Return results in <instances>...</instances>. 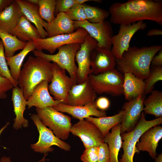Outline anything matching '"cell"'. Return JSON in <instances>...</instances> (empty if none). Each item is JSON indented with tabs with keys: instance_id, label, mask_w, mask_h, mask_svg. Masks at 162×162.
<instances>
[{
	"instance_id": "cell-1",
	"label": "cell",
	"mask_w": 162,
	"mask_h": 162,
	"mask_svg": "<svg viewBox=\"0 0 162 162\" xmlns=\"http://www.w3.org/2000/svg\"><path fill=\"white\" fill-rule=\"evenodd\" d=\"M110 21L115 24L128 25L148 20L162 25V1L128 0L116 2L110 7Z\"/></svg>"
},
{
	"instance_id": "cell-2",
	"label": "cell",
	"mask_w": 162,
	"mask_h": 162,
	"mask_svg": "<svg viewBox=\"0 0 162 162\" xmlns=\"http://www.w3.org/2000/svg\"><path fill=\"white\" fill-rule=\"evenodd\" d=\"M162 49V46L158 45L130 47L121 59H116L117 69L122 74L130 73L145 80L149 74L153 57Z\"/></svg>"
},
{
	"instance_id": "cell-3",
	"label": "cell",
	"mask_w": 162,
	"mask_h": 162,
	"mask_svg": "<svg viewBox=\"0 0 162 162\" xmlns=\"http://www.w3.org/2000/svg\"><path fill=\"white\" fill-rule=\"evenodd\" d=\"M53 63L38 57L30 56L21 70L18 86L27 100L35 87L44 80L51 82Z\"/></svg>"
},
{
	"instance_id": "cell-4",
	"label": "cell",
	"mask_w": 162,
	"mask_h": 162,
	"mask_svg": "<svg viewBox=\"0 0 162 162\" xmlns=\"http://www.w3.org/2000/svg\"><path fill=\"white\" fill-rule=\"evenodd\" d=\"M81 44L72 43L62 46L58 49V52L55 54H46L36 50L33 52L35 57H40L50 62H52L65 70L74 83L76 84L77 67L75 63V56Z\"/></svg>"
},
{
	"instance_id": "cell-5",
	"label": "cell",
	"mask_w": 162,
	"mask_h": 162,
	"mask_svg": "<svg viewBox=\"0 0 162 162\" xmlns=\"http://www.w3.org/2000/svg\"><path fill=\"white\" fill-rule=\"evenodd\" d=\"M88 78L97 94H109L116 97L123 94L124 74L115 68L97 75L90 74Z\"/></svg>"
},
{
	"instance_id": "cell-6",
	"label": "cell",
	"mask_w": 162,
	"mask_h": 162,
	"mask_svg": "<svg viewBox=\"0 0 162 162\" xmlns=\"http://www.w3.org/2000/svg\"><path fill=\"white\" fill-rule=\"evenodd\" d=\"M37 115L42 123L48 127L55 135L60 140H67L69 137L72 126L71 118L54 108L48 106L36 107Z\"/></svg>"
},
{
	"instance_id": "cell-7",
	"label": "cell",
	"mask_w": 162,
	"mask_h": 162,
	"mask_svg": "<svg viewBox=\"0 0 162 162\" xmlns=\"http://www.w3.org/2000/svg\"><path fill=\"white\" fill-rule=\"evenodd\" d=\"M30 118L39 133L38 142L30 146L34 152L46 154L53 151L52 146L54 145L66 151L70 150L71 147L70 144L56 136L50 129L42 123L37 114L32 115Z\"/></svg>"
},
{
	"instance_id": "cell-8",
	"label": "cell",
	"mask_w": 162,
	"mask_h": 162,
	"mask_svg": "<svg viewBox=\"0 0 162 162\" xmlns=\"http://www.w3.org/2000/svg\"><path fill=\"white\" fill-rule=\"evenodd\" d=\"M88 34L85 29L79 27L71 33L39 39L33 41L36 50L41 51L45 50L52 54L56 49L63 45L72 43L82 44Z\"/></svg>"
},
{
	"instance_id": "cell-9",
	"label": "cell",
	"mask_w": 162,
	"mask_h": 162,
	"mask_svg": "<svg viewBox=\"0 0 162 162\" xmlns=\"http://www.w3.org/2000/svg\"><path fill=\"white\" fill-rule=\"evenodd\" d=\"M75 29L79 27L85 29L88 34L97 42V46L111 50L113 31L111 22L107 20L97 23H92L87 20L74 21Z\"/></svg>"
},
{
	"instance_id": "cell-10",
	"label": "cell",
	"mask_w": 162,
	"mask_h": 162,
	"mask_svg": "<svg viewBox=\"0 0 162 162\" xmlns=\"http://www.w3.org/2000/svg\"><path fill=\"white\" fill-rule=\"evenodd\" d=\"M147 27L143 21L128 25H120L118 34L112 38L111 52L116 59H120L123 53L130 47V40L134 34L140 30H144Z\"/></svg>"
},
{
	"instance_id": "cell-11",
	"label": "cell",
	"mask_w": 162,
	"mask_h": 162,
	"mask_svg": "<svg viewBox=\"0 0 162 162\" xmlns=\"http://www.w3.org/2000/svg\"><path fill=\"white\" fill-rule=\"evenodd\" d=\"M66 71L53 63L52 77L48 87L49 93L54 99L65 104L70 90L75 84L70 77L67 75Z\"/></svg>"
},
{
	"instance_id": "cell-12",
	"label": "cell",
	"mask_w": 162,
	"mask_h": 162,
	"mask_svg": "<svg viewBox=\"0 0 162 162\" xmlns=\"http://www.w3.org/2000/svg\"><path fill=\"white\" fill-rule=\"evenodd\" d=\"M98 42L88 34L84 41L81 44L77 51L75 60L78 66L76 75L77 84L82 83L92 74L90 68V56L92 50L97 46Z\"/></svg>"
},
{
	"instance_id": "cell-13",
	"label": "cell",
	"mask_w": 162,
	"mask_h": 162,
	"mask_svg": "<svg viewBox=\"0 0 162 162\" xmlns=\"http://www.w3.org/2000/svg\"><path fill=\"white\" fill-rule=\"evenodd\" d=\"M70 132L80 139L85 148L98 147L104 142V137L99 129L86 119L80 120L72 125Z\"/></svg>"
},
{
	"instance_id": "cell-14",
	"label": "cell",
	"mask_w": 162,
	"mask_h": 162,
	"mask_svg": "<svg viewBox=\"0 0 162 162\" xmlns=\"http://www.w3.org/2000/svg\"><path fill=\"white\" fill-rule=\"evenodd\" d=\"M145 94L125 102L122 107L124 111L121 123L120 134L129 133L134 129L139 120L143 110Z\"/></svg>"
},
{
	"instance_id": "cell-15",
	"label": "cell",
	"mask_w": 162,
	"mask_h": 162,
	"mask_svg": "<svg viewBox=\"0 0 162 162\" xmlns=\"http://www.w3.org/2000/svg\"><path fill=\"white\" fill-rule=\"evenodd\" d=\"M116 59L111 50L97 46L90 56L91 74L97 75L115 68Z\"/></svg>"
},
{
	"instance_id": "cell-16",
	"label": "cell",
	"mask_w": 162,
	"mask_h": 162,
	"mask_svg": "<svg viewBox=\"0 0 162 162\" xmlns=\"http://www.w3.org/2000/svg\"><path fill=\"white\" fill-rule=\"evenodd\" d=\"M97 97L88 77L83 82L73 86L68 92L66 104L83 106L94 102Z\"/></svg>"
},
{
	"instance_id": "cell-17",
	"label": "cell",
	"mask_w": 162,
	"mask_h": 162,
	"mask_svg": "<svg viewBox=\"0 0 162 162\" xmlns=\"http://www.w3.org/2000/svg\"><path fill=\"white\" fill-rule=\"evenodd\" d=\"M53 107L60 112L68 113L79 121L91 116L101 117L106 116V115L105 111L97 108L95 101L83 106H71L60 102Z\"/></svg>"
},
{
	"instance_id": "cell-18",
	"label": "cell",
	"mask_w": 162,
	"mask_h": 162,
	"mask_svg": "<svg viewBox=\"0 0 162 162\" xmlns=\"http://www.w3.org/2000/svg\"><path fill=\"white\" fill-rule=\"evenodd\" d=\"M48 83L47 81H43L34 88L31 95L27 100L28 109L33 106L40 108L53 107L61 102L55 100L50 95L48 89Z\"/></svg>"
},
{
	"instance_id": "cell-19",
	"label": "cell",
	"mask_w": 162,
	"mask_h": 162,
	"mask_svg": "<svg viewBox=\"0 0 162 162\" xmlns=\"http://www.w3.org/2000/svg\"><path fill=\"white\" fill-rule=\"evenodd\" d=\"M162 138V127L157 125L150 128L141 136L136 147L139 151H146L153 159L157 156L156 149Z\"/></svg>"
},
{
	"instance_id": "cell-20",
	"label": "cell",
	"mask_w": 162,
	"mask_h": 162,
	"mask_svg": "<svg viewBox=\"0 0 162 162\" xmlns=\"http://www.w3.org/2000/svg\"><path fill=\"white\" fill-rule=\"evenodd\" d=\"M43 25L48 34V37L74 32L75 29L74 21L70 19L64 13L56 15L52 22L48 23L43 20Z\"/></svg>"
},
{
	"instance_id": "cell-21",
	"label": "cell",
	"mask_w": 162,
	"mask_h": 162,
	"mask_svg": "<svg viewBox=\"0 0 162 162\" xmlns=\"http://www.w3.org/2000/svg\"><path fill=\"white\" fill-rule=\"evenodd\" d=\"M23 15L16 0L0 13V29L13 35L14 29Z\"/></svg>"
},
{
	"instance_id": "cell-22",
	"label": "cell",
	"mask_w": 162,
	"mask_h": 162,
	"mask_svg": "<svg viewBox=\"0 0 162 162\" xmlns=\"http://www.w3.org/2000/svg\"><path fill=\"white\" fill-rule=\"evenodd\" d=\"M11 100L16 116L14 119L13 128L18 130L21 129L22 127L24 128L28 127V122L23 116L27 106V100L25 98L22 91L18 86L12 89Z\"/></svg>"
},
{
	"instance_id": "cell-23",
	"label": "cell",
	"mask_w": 162,
	"mask_h": 162,
	"mask_svg": "<svg viewBox=\"0 0 162 162\" xmlns=\"http://www.w3.org/2000/svg\"><path fill=\"white\" fill-rule=\"evenodd\" d=\"M25 17L34 24L42 39L48 37V34L43 26V20L38 13V6L28 2L27 0H16Z\"/></svg>"
},
{
	"instance_id": "cell-24",
	"label": "cell",
	"mask_w": 162,
	"mask_h": 162,
	"mask_svg": "<svg viewBox=\"0 0 162 162\" xmlns=\"http://www.w3.org/2000/svg\"><path fill=\"white\" fill-rule=\"evenodd\" d=\"M124 76L123 94L126 100L129 101L144 94V80L130 73H125Z\"/></svg>"
},
{
	"instance_id": "cell-25",
	"label": "cell",
	"mask_w": 162,
	"mask_h": 162,
	"mask_svg": "<svg viewBox=\"0 0 162 162\" xmlns=\"http://www.w3.org/2000/svg\"><path fill=\"white\" fill-rule=\"evenodd\" d=\"M13 35L25 42L41 38L36 27L23 15L14 30Z\"/></svg>"
},
{
	"instance_id": "cell-26",
	"label": "cell",
	"mask_w": 162,
	"mask_h": 162,
	"mask_svg": "<svg viewBox=\"0 0 162 162\" xmlns=\"http://www.w3.org/2000/svg\"><path fill=\"white\" fill-rule=\"evenodd\" d=\"M35 50L33 41L31 40L27 42L26 46L18 54L11 57H5L7 65L10 68V74L15 81L17 82L18 80L21 67L26 56Z\"/></svg>"
},
{
	"instance_id": "cell-27",
	"label": "cell",
	"mask_w": 162,
	"mask_h": 162,
	"mask_svg": "<svg viewBox=\"0 0 162 162\" xmlns=\"http://www.w3.org/2000/svg\"><path fill=\"white\" fill-rule=\"evenodd\" d=\"M121 124L112 128L104 138V142L108 145L110 156V162H119L118 157L122 147V140L120 134Z\"/></svg>"
},
{
	"instance_id": "cell-28",
	"label": "cell",
	"mask_w": 162,
	"mask_h": 162,
	"mask_svg": "<svg viewBox=\"0 0 162 162\" xmlns=\"http://www.w3.org/2000/svg\"><path fill=\"white\" fill-rule=\"evenodd\" d=\"M124 111L122 110L112 116L94 118L90 116L86 119L94 124L99 129L104 138L109 130L116 125L121 123Z\"/></svg>"
},
{
	"instance_id": "cell-29",
	"label": "cell",
	"mask_w": 162,
	"mask_h": 162,
	"mask_svg": "<svg viewBox=\"0 0 162 162\" xmlns=\"http://www.w3.org/2000/svg\"><path fill=\"white\" fill-rule=\"evenodd\" d=\"M150 95L143 101L145 115L151 114L158 118L162 116V92L153 90Z\"/></svg>"
},
{
	"instance_id": "cell-30",
	"label": "cell",
	"mask_w": 162,
	"mask_h": 162,
	"mask_svg": "<svg viewBox=\"0 0 162 162\" xmlns=\"http://www.w3.org/2000/svg\"><path fill=\"white\" fill-rule=\"evenodd\" d=\"M0 39L4 46L5 56L7 58L14 56L16 51L22 50L27 44V42L20 40L15 35L0 29Z\"/></svg>"
},
{
	"instance_id": "cell-31",
	"label": "cell",
	"mask_w": 162,
	"mask_h": 162,
	"mask_svg": "<svg viewBox=\"0 0 162 162\" xmlns=\"http://www.w3.org/2000/svg\"><path fill=\"white\" fill-rule=\"evenodd\" d=\"M162 123V116L152 120L146 119L145 115L143 112L141 113L140 118L133 130L128 133L135 145L139 140L141 135L151 128Z\"/></svg>"
},
{
	"instance_id": "cell-32",
	"label": "cell",
	"mask_w": 162,
	"mask_h": 162,
	"mask_svg": "<svg viewBox=\"0 0 162 162\" xmlns=\"http://www.w3.org/2000/svg\"><path fill=\"white\" fill-rule=\"evenodd\" d=\"M122 140V147L123 153L119 162H133V157L136 153H140L133 142L130 136L128 133L121 135Z\"/></svg>"
},
{
	"instance_id": "cell-33",
	"label": "cell",
	"mask_w": 162,
	"mask_h": 162,
	"mask_svg": "<svg viewBox=\"0 0 162 162\" xmlns=\"http://www.w3.org/2000/svg\"><path fill=\"white\" fill-rule=\"evenodd\" d=\"M87 20L92 23H97L104 20L110 16L109 11L96 6L83 4Z\"/></svg>"
},
{
	"instance_id": "cell-34",
	"label": "cell",
	"mask_w": 162,
	"mask_h": 162,
	"mask_svg": "<svg viewBox=\"0 0 162 162\" xmlns=\"http://www.w3.org/2000/svg\"><path fill=\"white\" fill-rule=\"evenodd\" d=\"M56 0H38V13L41 18L50 23L55 19Z\"/></svg>"
},
{
	"instance_id": "cell-35",
	"label": "cell",
	"mask_w": 162,
	"mask_h": 162,
	"mask_svg": "<svg viewBox=\"0 0 162 162\" xmlns=\"http://www.w3.org/2000/svg\"><path fill=\"white\" fill-rule=\"evenodd\" d=\"M145 80L144 93L146 94L150 93L153 90L155 84L158 82L162 80V66L152 65L148 76Z\"/></svg>"
},
{
	"instance_id": "cell-36",
	"label": "cell",
	"mask_w": 162,
	"mask_h": 162,
	"mask_svg": "<svg viewBox=\"0 0 162 162\" xmlns=\"http://www.w3.org/2000/svg\"><path fill=\"white\" fill-rule=\"evenodd\" d=\"M0 76L9 79L14 87L18 86V82L15 81L12 77L9 69L4 55V46L0 40Z\"/></svg>"
},
{
	"instance_id": "cell-37",
	"label": "cell",
	"mask_w": 162,
	"mask_h": 162,
	"mask_svg": "<svg viewBox=\"0 0 162 162\" xmlns=\"http://www.w3.org/2000/svg\"><path fill=\"white\" fill-rule=\"evenodd\" d=\"M64 13L73 21L87 20L83 4H75Z\"/></svg>"
},
{
	"instance_id": "cell-38",
	"label": "cell",
	"mask_w": 162,
	"mask_h": 162,
	"mask_svg": "<svg viewBox=\"0 0 162 162\" xmlns=\"http://www.w3.org/2000/svg\"><path fill=\"white\" fill-rule=\"evenodd\" d=\"M88 0H56L55 14L65 13L76 4H83Z\"/></svg>"
},
{
	"instance_id": "cell-39",
	"label": "cell",
	"mask_w": 162,
	"mask_h": 162,
	"mask_svg": "<svg viewBox=\"0 0 162 162\" xmlns=\"http://www.w3.org/2000/svg\"><path fill=\"white\" fill-rule=\"evenodd\" d=\"M98 147L85 148L80 159L83 162H98Z\"/></svg>"
},
{
	"instance_id": "cell-40",
	"label": "cell",
	"mask_w": 162,
	"mask_h": 162,
	"mask_svg": "<svg viewBox=\"0 0 162 162\" xmlns=\"http://www.w3.org/2000/svg\"><path fill=\"white\" fill-rule=\"evenodd\" d=\"M14 87L9 79L0 76V99L6 98L7 92Z\"/></svg>"
},
{
	"instance_id": "cell-41",
	"label": "cell",
	"mask_w": 162,
	"mask_h": 162,
	"mask_svg": "<svg viewBox=\"0 0 162 162\" xmlns=\"http://www.w3.org/2000/svg\"><path fill=\"white\" fill-rule=\"evenodd\" d=\"M98 162H110V153L107 144L104 142L99 146Z\"/></svg>"
},
{
	"instance_id": "cell-42",
	"label": "cell",
	"mask_w": 162,
	"mask_h": 162,
	"mask_svg": "<svg viewBox=\"0 0 162 162\" xmlns=\"http://www.w3.org/2000/svg\"><path fill=\"white\" fill-rule=\"evenodd\" d=\"M95 103L97 108L101 111H105L108 109L110 105V102L109 99L104 97L98 98Z\"/></svg>"
},
{
	"instance_id": "cell-43",
	"label": "cell",
	"mask_w": 162,
	"mask_h": 162,
	"mask_svg": "<svg viewBox=\"0 0 162 162\" xmlns=\"http://www.w3.org/2000/svg\"><path fill=\"white\" fill-rule=\"evenodd\" d=\"M151 64L154 66H162V49L159 51L158 55L153 57Z\"/></svg>"
},
{
	"instance_id": "cell-44",
	"label": "cell",
	"mask_w": 162,
	"mask_h": 162,
	"mask_svg": "<svg viewBox=\"0 0 162 162\" xmlns=\"http://www.w3.org/2000/svg\"><path fill=\"white\" fill-rule=\"evenodd\" d=\"M14 0H0V13L9 5Z\"/></svg>"
},
{
	"instance_id": "cell-45",
	"label": "cell",
	"mask_w": 162,
	"mask_h": 162,
	"mask_svg": "<svg viewBox=\"0 0 162 162\" xmlns=\"http://www.w3.org/2000/svg\"><path fill=\"white\" fill-rule=\"evenodd\" d=\"M162 35V30L157 28L151 29L149 30L147 34V36H152Z\"/></svg>"
},
{
	"instance_id": "cell-46",
	"label": "cell",
	"mask_w": 162,
	"mask_h": 162,
	"mask_svg": "<svg viewBox=\"0 0 162 162\" xmlns=\"http://www.w3.org/2000/svg\"><path fill=\"white\" fill-rule=\"evenodd\" d=\"M0 162H12L10 157L4 156L2 157L0 160Z\"/></svg>"
},
{
	"instance_id": "cell-47",
	"label": "cell",
	"mask_w": 162,
	"mask_h": 162,
	"mask_svg": "<svg viewBox=\"0 0 162 162\" xmlns=\"http://www.w3.org/2000/svg\"><path fill=\"white\" fill-rule=\"evenodd\" d=\"M155 162H162V154H160L155 158Z\"/></svg>"
},
{
	"instance_id": "cell-48",
	"label": "cell",
	"mask_w": 162,
	"mask_h": 162,
	"mask_svg": "<svg viewBox=\"0 0 162 162\" xmlns=\"http://www.w3.org/2000/svg\"><path fill=\"white\" fill-rule=\"evenodd\" d=\"M30 3L38 6V0H27Z\"/></svg>"
},
{
	"instance_id": "cell-49",
	"label": "cell",
	"mask_w": 162,
	"mask_h": 162,
	"mask_svg": "<svg viewBox=\"0 0 162 162\" xmlns=\"http://www.w3.org/2000/svg\"><path fill=\"white\" fill-rule=\"evenodd\" d=\"M44 155H45L44 156V158L41 160H40V161L38 162H41L45 160V157L46 156V154H44Z\"/></svg>"
},
{
	"instance_id": "cell-50",
	"label": "cell",
	"mask_w": 162,
	"mask_h": 162,
	"mask_svg": "<svg viewBox=\"0 0 162 162\" xmlns=\"http://www.w3.org/2000/svg\"></svg>"
}]
</instances>
